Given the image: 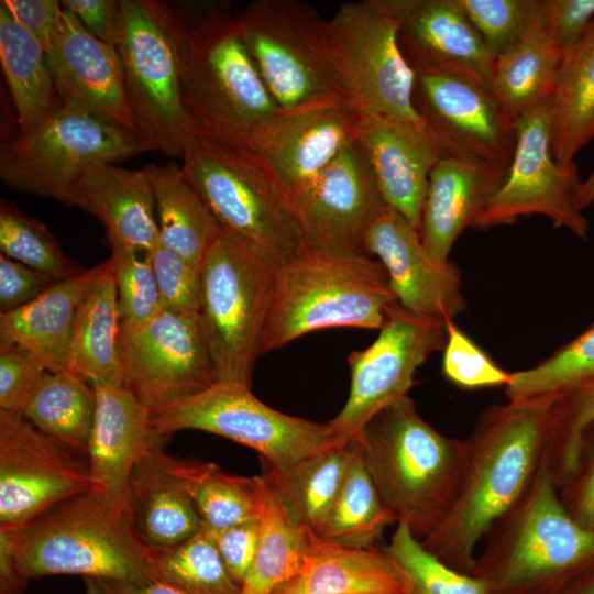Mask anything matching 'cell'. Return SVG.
Wrapping results in <instances>:
<instances>
[{
  "mask_svg": "<svg viewBox=\"0 0 594 594\" xmlns=\"http://www.w3.org/2000/svg\"><path fill=\"white\" fill-rule=\"evenodd\" d=\"M549 406L508 402L481 413L466 439L459 492L440 525L421 541L443 564L470 574L480 542L529 490L547 460Z\"/></svg>",
  "mask_w": 594,
  "mask_h": 594,
  "instance_id": "obj_1",
  "label": "cell"
},
{
  "mask_svg": "<svg viewBox=\"0 0 594 594\" xmlns=\"http://www.w3.org/2000/svg\"><path fill=\"white\" fill-rule=\"evenodd\" d=\"M396 524L420 541L443 520L462 482L466 439L430 426L409 397L376 413L353 438Z\"/></svg>",
  "mask_w": 594,
  "mask_h": 594,
  "instance_id": "obj_2",
  "label": "cell"
},
{
  "mask_svg": "<svg viewBox=\"0 0 594 594\" xmlns=\"http://www.w3.org/2000/svg\"><path fill=\"white\" fill-rule=\"evenodd\" d=\"M7 532L29 580L74 574L85 579L144 582L155 579L148 548L125 505L89 491L67 498Z\"/></svg>",
  "mask_w": 594,
  "mask_h": 594,
  "instance_id": "obj_3",
  "label": "cell"
},
{
  "mask_svg": "<svg viewBox=\"0 0 594 594\" xmlns=\"http://www.w3.org/2000/svg\"><path fill=\"white\" fill-rule=\"evenodd\" d=\"M395 302L378 260L324 253L305 244L276 265L263 354L320 329H380Z\"/></svg>",
  "mask_w": 594,
  "mask_h": 594,
  "instance_id": "obj_4",
  "label": "cell"
},
{
  "mask_svg": "<svg viewBox=\"0 0 594 594\" xmlns=\"http://www.w3.org/2000/svg\"><path fill=\"white\" fill-rule=\"evenodd\" d=\"M484 540L470 574L510 594H550L594 561V530L568 513L547 460Z\"/></svg>",
  "mask_w": 594,
  "mask_h": 594,
  "instance_id": "obj_5",
  "label": "cell"
},
{
  "mask_svg": "<svg viewBox=\"0 0 594 594\" xmlns=\"http://www.w3.org/2000/svg\"><path fill=\"white\" fill-rule=\"evenodd\" d=\"M182 169L222 230L279 265L305 245L288 196L246 143L198 128L186 144Z\"/></svg>",
  "mask_w": 594,
  "mask_h": 594,
  "instance_id": "obj_6",
  "label": "cell"
},
{
  "mask_svg": "<svg viewBox=\"0 0 594 594\" xmlns=\"http://www.w3.org/2000/svg\"><path fill=\"white\" fill-rule=\"evenodd\" d=\"M156 150L146 138L91 107L63 99L37 122L0 145V178L15 190L69 205L78 180L94 166Z\"/></svg>",
  "mask_w": 594,
  "mask_h": 594,
  "instance_id": "obj_7",
  "label": "cell"
},
{
  "mask_svg": "<svg viewBox=\"0 0 594 594\" xmlns=\"http://www.w3.org/2000/svg\"><path fill=\"white\" fill-rule=\"evenodd\" d=\"M188 23L153 0H120L114 46L133 112L164 155L180 158L198 130L183 97V48Z\"/></svg>",
  "mask_w": 594,
  "mask_h": 594,
  "instance_id": "obj_8",
  "label": "cell"
},
{
  "mask_svg": "<svg viewBox=\"0 0 594 594\" xmlns=\"http://www.w3.org/2000/svg\"><path fill=\"white\" fill-rule=\"evenodd\" d=\"M183 97L199 129L245 142L279 108L244 43L237 15L213 8L188 23Z\"/></svg>",
  "mask_w": 594,
  "mask_h": 594,
  "instance_id": "obj_9",
  "label": "cell"
},
{
  "mask_svg": "<svg viewBox=\"0 0 594 594\" xmlns=\"http://www.w3.org/2000/svg\"><path fill=\"white\" fill-rule=\"evenodd\" d=\"M276 264L248 241L222 230L201 267L200 320L217 382L251 387Z\"/></svg>",
  "mask_w": 594,
  "mask_h": 594,
  "instance_id": "obj_10",
  "label": "cell"
},
{
  "mask_svg": "<svg viewBox=\"0 0 594 594\" xmlns=\"http://www.w3.org/2000/svg\"><path fill=\"white\" fill-rule=\"evenodd\" d=\"M405 0L343 3L326 21V45L345 99L362 114L425 123L414 105L415 70L398 32Z\"/></svg>",
  "mask_w": 594,
  "mask_h": 594,
  "instance_id": "obj_11",
  "label": "cell"
},
{
  "mask_svg": "<svg viewBox=\"0 0 594 594\" xmlns=\"http://www.w3.org/2000/svg\"><path fill=\"white\" fill-rule=\"evenodd\" d=\"M154 433L167 439L180 430L224 437L285 472L301 460L342 442L328 424L289 416L257 399L251 387L217 382L205 391L150 410Z\"/></svg>",
  "mask_w": 594,
  "mask_h": 594,
  "instance_id": "obj_12",
  "label": "cell"
},
{
  "mask_svg": "<svg viewBox=\"0 0 594 594\" xmlns=\"http://www.w3.org/2000/svg\"><path fill=\"white\" fill-rule=\"evenodd\" d=\"M279 110L345 99L327 53L326 21L298 0H256L237 15Z\"/></svg>",
  "mask_w": 594,
  "mask_h": 594,
  "instance_id": "obj_13",
  "label": "cell"
},
{
  "mask_svg": "<svg viewBox=\"0 0 594 594\" xmlns=\"http://www.w3.org/2000/svg\"><path fill=\"white\" fill-rule=\"evenodd\" d=\"M516 143L507 174L473 228L510 224L517 218L542 215L554 228L586 240L588 220L575 205L581 183L576 164L559 165L551 151L550 97L515 120Z\"/></svg>",
  "mask_w": 594,
  "mask_h": 594,
  "instance_id": "obj_14",
  "label": "cell"
},
{
  "mask_svg": "<svg viewBox=\"0 0 594 594\" xmlns=\"http://www.w3.org/2000/svg\"><path fill=\"white\" fill-rule=\"evenodd\" d=\"M375 341L348 356V399L328 425L342 442L351 441L382 408L408 396L416 371L444 348L447 322L392 305Z\"/></svg>",
  "mask_w": 594,
  "mask_h": 594,
  "instance_id": "obj_15",
  "label": "cell"
},
{
  "mask_svg": "<svg viewBox=\"0 0 594 594\" xmlns=\"http://www.w3.org/2000/svg\"><path fill=\"white\" fill-rule=\"evenodd\" d=\"M118 349L124 387L150 410L217 383L199 314L163 308L141 327H120Z\"/></svg>",
  "mask_w": 594,
  "mask_h": 594,
  "instance_id": "obj_16",
  "label": "cell"
},
{
  "mask_svg": "<svg viewBox=\"0 0 594 594\" xmlns=\"http://www.w3.org/2000/svg\"><path fill=\"white\" fill-rule=\"evenodd\" d=\"M20 413L0 410V529H18L92 490L88 463Z\"/></svg>",
  "mask_w": 594,
  "mask_h": 594,
  "instance_id": "obj_17",
  "label": "cell"
},
{
  "mask_svg": "<svg viewBox=\"0 0 594 594\" xmlns=\"http://www.w3.org/2000/svg\"><path fill=\"white\" fill-rule=\"evenodd\" d=\"M289 200L305 244L338 255H366L364 235L385 205L359 142L341 152Z\"/></svg>",
  "mask_w": 594,
  "mask_h": 594,
  "instance_id": "obj_18",
  "label": "cell"
},
{
  "mask_svg": "<svg viewBox=\"0 0 594 594\" xmlns=\"http://www.w3.org/2000/svg\"><path fill=\"white\" fill-rule=\"evenodd\" d=\"M414 105L424 122L454 153L508 165L515 121L490 87L437 67L411 64Z\"/></svg>",
  "mask_w": 594,
  "mask_h": 594,
  "instance_id": "obj_19",
  "label": "cell"
},
{
  "mask_svg": "<svg viewBox=\"0 0 594 594\" xmlns=\"http://www.w3.org/2000/svg\"><path fill=\"white\" fill-rule=\"evenodd\" d=\"M361 119L346 99L279 110L244 143L290 198L358 142Z\"/></svg>",
  "mask_w": 594,
  "mask_h": 594,
  "instance_id": "obj_20",
  "label": "cell"
},
{
  "mask_svg": "<svg viewBox=\"0 0 594 594\" xmlns=\"http://www.w3.org/2000/svg\"><path fill=\"white\" fill-rule=\"evenodd\" d=\"M388 275L397 301L405 308L444 322L466 309L461 273L452 262L439 263L422 244L420 232L400 212L384 205L363 241Z\"/></svg>",
  "mask_w": 594,
  "mask_h": 594,
  "instance_id": "obj_21",
  "label": "cell"
},
{
  "mask_svg": "<svg viewBox=\"0 0 594 594\" xmlns=\"http://www.w3.org/2000/svg\"><path fill=\"white\" fill-rule=\"evenodd\" d=\"M363 147L386 205L420 230L429 176L437 162L454 153L426 123L362 116Z\"/></svg>",
  "mask_w": 594,
  "mask_h": 594,
  "instance_id": "obj_22",
  "label": "cell"
},
{
  "mask_svg": "<svg viewBox=\"0 0 594 594\" xmlns=\"http://www.w3.org/2000/svg\"><path fill=\"white\" fill-rule=\"evenodd\" d=\"M47 54L61 98L80 101L146 138L130 103L114 45L91 35L63 9L59 31Z\"/></svg>",
  "mask_w": 594,
  "mask_h": 594,
  "instance_id": "obj_23",
  "label": "cell"
},
{
  "mask_svg": "<svg viewBox=\"0 0 594 594\" xmlns=\"http://www.w3.org/2000/svg\"><path fill=\"white\" fill-rule=\"evenodd\" d=\"M507 169L508 165L464 153H449L437 162L429 176L419 230L433 260L449 262L455 240L464 229L473 228Z\"/></svg>",
  "mask_w": 594,
  "mask_h": 594,
  "instance_id": "obj_24",
  "label": "cell"
},
{
  "mask_svg": "<svg viewBox=\"0 0 594 594\" xmlns=\"http://www.w3.org/2000/svg\"><path fill=\"white\" fill-rule=\"evenodd\" d=\"M97 406L88 447L92 491L125 505L135 465L165 439L150 424V409L124 386L95 385Z\"/></svg>",
  "mask_w": 594,
  "mask_h": 594,
  "instance_id": "obj_25",
  "label": "cell"
},
{
  "mask_svg": "<svg viewBox=\"0 0 594 594\" xmlns=\"http://www.w3.org/2000/svg\"><path fill=\"white\" fill-rule=\"evenodd\" d=\"M398 42L410 64L455 73L491 88L495 56L460 0H405Z\"/></svg>",
  "mask_w": 594,
  "mask_h": 594,
  "instance_id": "obj_26",
  "label": "cell"
},
{
  "mask_svg": "<svg viewBox=\"0 0 594 594\" xmlns=\"http://www.w3.org/2000/svg\"><path fill=\"white\" fill-rule=\"evenodd\" d=\"M407 573L382 549L358 548L311 532L298 572L274 594H411Z\"/></svg>",
  "mask_w": 594,
  "mask_h": 594,
  "instance_id": "obj_27",
  "label": "cell"
},
{
  "mask_svg": "<svg viewBox=\"0 0 594 594\" xmlns=\"http://www.w3.org/2000/svg\"><path fill=\"white\" fill-rule=\"evenodd\" d=\"M102 268L103 262L56 282L28 305L0 314V345L25 352L45 371L67 369L79 306Z\"/></svg>",
  "mask_w": 594,
  "mask_h": 594,
  "instance_id": "obj_28",
  "label": "cell"
},
{
  "mask_svg": "<svg viewBox=\"0 0 594 594\" xmlns=\"http://www.w3.org/2000/svg\"><path fill=\"white\" fill-rule=\"evenodd\" d=\"M69 205L95 216L106 228L107 238L138 252L146 254L158 243L154 195L144 168L96 165L75 185Z\"/></svg>",
  "mask_w": 594,
  "mask_h": 594,
  "instance_id": "obj_29",
  "label": "cell"
},
{
  "mask_svg": "<svg viewBox=\"0 0 594 594\" xmlns=\"http://www.w3.org/2000/svg\"><path fill=\"white\" fill-rule=\"evenodd\" d=\"M163 446L135 465L125 494L131 522L147 548L178 544L202 528L189 495L165 463Z\"/></svg>",
  "mask_w": 594,
  "mask_h": 594,
  "instance_id": "obj_30",
  "label": "cell"
},
{
  "mask_svg": "<svg viewBox=\"0 0 594 594\" xmlns=\"http://www.w3.org/2000/svg\"><path fill=\"white\" fill-rule=\"evenodd\" d=\"M144 170L154 195L158 243L200 271L208 250L222 232L220 223L180 165L150 164Z\"/></svg>",
  "mask_w": 594,
  "mask_h": 594,
  "instance_id": "obj_31",
  "label": "cell"
},
{
  "mask_svg": "<svg viewBox=\"0 0 594 594\" xmlns=\"http://www.w3.org/2000/svg\"><path fill=\"white\" fill-rule=\"evenodd\" d=\"M120 317L111 262L103 268L81 301L69 344L67 369L90 384L124 386L119 356Z\"/></svg>",
  "mask_w": 594,
  "mask_h": 594,
  "instance_id": "obj_32",
  "label": "cell"
},
{
  "mask_svg": "<svg viewBox=\"0 0 594 594\" xmlns=\"http://www.w3.org/2000/svg\"><path fill=\"white\" fill-rule=\"evenodd\" d=\"M551 103V151L570 167L594 139V21L585 35L562 55Z\"/></svg>",
  "mask_w": 594,
  "mask_h": 594,
  "instance_id": "obj_33",
  "label": "cell"
},
{
  "mask_svg": "<svg viewBox=\"0 0 594 594\" xmlns=\"http://www.w3.org/2000/svg\"><path fill=\"white\" fill-rule=\"evenodd\" d=\"M96 406L94 385L65 369L45 371L25 395L18 413L59 444L87 457Z\"/></svg>",
  "mask_w": 594,
  "mask_h": 594,
  "instance_id": "obj_34",
  "label": "cell"
},
{
  "mask_svg": "<svg viewBox=\"0 0 594 594\" xmlns=\"http://www.w3.org/2000/svg\"><path fill=\"white\" fill-rule=\"evenodd\" d=\"M561 59L544 32L538 2L522 37L493 65L491 90L514 121L550 97Z\"/></svg>",
  "mask_w": 594,
  "mask_h": 594,
  "instance_id": "obj_35",
  "label": "cell"
},
{
  "mask_svg": "<svg viewBox=\"0 0 594 594\" xmlns=\"http://www.w3.org/2000/svg\"><path fill=\"white\" fill-rule=\"evenodd\" d=\"M256 479L262 497L260 541L240 594H274L300 569L314 531L295 517L263 474Z\"/></svg>",
  "mask_w": 594,
  "mask_h": 594,
  "instance_id": "obj_36",
  "label": "cell"
},
{
  "mask_svg": "<svg viewBox=\"0 0 594 594\" xmlns=\"http://www.w3.org/2000/svg\"><path fill=\"white\" fill-rule=\"evenodd\" d=\"M0 61L16 112L25 130L59 101L48 54L0 2Z\"/></svg>",
  "mask_w": 594,
  "mask_h": 594,
  "instance_id": "obj_37",
  "label": "cell"
},
{
  "mask_svg": "<svg viewBox=\"0 0 594 594\" xmlns=\"http://www.w3.org/2000/svg\"><path fill=\"white\" fill-rule=\"evenodd\" d=\"M165 463L184 486L202 527L209 531L261 517L262 497L256 476L228 474L213 463L178 459L166 453Z\"/></svg>",
  "mask_w": 594,
  "mask_h": 594,
  "instance_id": "obj_38",
  "label": "cell"
},
{
  "mask_svg": "<svg viewBox=\"0 0 594 594\" xmlns=\"http://www.w3.org/2000/svg\"><path fill=\"white\" fill-rule=\"evenodd\" d=\"M351 454L352 440L312 454L285 472L263 465L262 474L295 517L318 535L341 490Z\"/></svg>",
  "mask_w": 594,
  "mask_h": 594,
  "instance_id": "obj_39",
  "label": "cell"
},
{
  "mask_svg": "<svg viewBox=\"0 0 594 594\" xmlns=\"http://www.w3.org/2000/svg\"><path fill=\"white\" fill-rule=\"evenodd\" d=\"M393 522L396 520L352 439V454L343 484L318 536L349 547H374Z\"/></svg>",
  "mask_w": 594,
  "mask_h": 594,
  "instance_id": "obj_40",
  "label": "cell"
},
{
  "mask_svg": "<svg viewBox=\"0 0 594 594\" xmlns=\"http://www.w3.org/2000/svg\"><path fill=\"white\" fill-rule=\"evenodd\" d=\"M156 579L186 594H240L209 530L166 548H148Z\"/></svg>",
  "mask_w": 594,
  "mask_h": 594,
  "instance_id": "obj_41",
  "label": "cell"
},
{
  "mask_svg": "<svg viewBox=\"0 0 594 594\" xmlns=\"http://www.w3.org/2000/svg\"><path fill=\"white\" fill-rule=\"evenodd\" d=\"M594 380V322L536 366L512 373L508 402L550 404L571 387Z\"/></svg>",
  "mask_w": 594,
  "mask_h": 594,
  "instance_id": "obj_42",
  "label": "cell"
},
{
  "mask_svg": "<svg viewBox=\"0 0 594 594\" xmlns=\"http://www.w3.org/2000/svg\"><path fill=\"white\" fill-rule=\"evenodd\" d=\"M0 250L4 256L56 282L82 272L63 252L43 222L23 212L15 204L4 200L0 202Z\"/></svg>",
  "mask_w": 594,
  "mask_h": 594,
  "instance_id": "obj_43",
  "label": "cell"
},
{
  "mask_svg": "<svg viewBox=\"0 0 594 594\" xmlns=\"http://www.w3.org/2000/svg\"><path fill=\"white\" fill-rule=\"evenodd\" d=\"M383 550L407 573L411 594H510L443 564L429 553L404 522Z\"/></svg>",
  "mask_w": 594,
  "mask_h": 594,
  "instance_id": "obj_44",
  "label": "cell"
},
{
  "mask_svg": "<svg viewBox=\"0 0 594 594\" xmlns=\"http://www.w3.org/2000/svg\"><path fill=\"white\" fill-rule=\"evenodd\" d=\"M594 424V380L571 387L549 406L547 463L559 487L572 474L581 438Z\"/></svg>",
  "mask_w": 594,
  "mask_h": 594,
  "instance_id": "obj_45",
  "label": "cell"
},
{
  "mask_svg": "<svg viewBox=\"0 0 594 594\" xmlns=\"http://www.w3.org/2000/svg\"><path fill=\"white\" fill-rule=\"evenodd\" d=\"M114 277L120 327L134 329L146 323L162 309L155 276L147 256L122 242L108 238Z\"/></svg>",
  "mask_w": 594,
  "mask_h": 594,
  "instance_id": "obj_46",
  "label": "cell"
},
{
  "mask_svg": "<svg viewBox=\"0 0 594 594\" xmlns=\"http://www.w3.org/2000/svg\"><path fill=\"white\" fill-rule=\"evenodd\" d=\"M471 23L496 57L512 48L534 19L538 0H460Z\"/></svg>",
  "mask_w": 594,
  "mask_h": 594,
  "instance_id": "obj_47",
  "label": "cell"
},
{
  "mask_svg": "<svg viewBox=\"0 0 594 594\" xmlns=\"http://www.w3.org/2000/svg\"><path fill=\"white\" fill-rule=\"evenodd\" d=\"M442 372L454 385L475 389L507 386L512 373L505 372L453 321L447 322Z\"/></svg>",
  "mask_w": 594,
  "mask_h": 594,
  "instance_id": "obj_48",
  "label": "cell"
},
{
  "mask_svg": "<svg viewBox=\"0 0 594 594\" xmlns=\"http://www.w3.org/2000/svg\"><path fill=\"white\" fill-rule=\"evenodd\" d=\"M145 255L152 266L163 308L199 314L200 271L160 243Z\"/></svg>",
  "mask_w": 594,
  "mask_h": 594,
  "instance_id": "obj_49",
  "label": "cell"
},
{
  "mask_svg": "<svg viewBox=\"0 0 594 594\" xmlns=\"http://www.w3.org/2000/svg\"><path fill=\"white\" fill-rule=\"evenodd\" d=\"M558 492L571 517L583 528L594 530V424L585 429L574 470Z\"/></svg>",
  "mask_w": 594,
  "mask_h": 594,
  "instance_id": "obj_50",
  "label": "cell"
},
{
  "mask_svg": "<svg viewBox=\"0 0 594 594\" xmlns=\"http://www.w3.org/2000/svg\"><path fill=\"white\" fill-rule=\"evenodd\" d=\"M538 2L544 32L562 55L580 42L594 21V0Z\"/></svg>",
  "mask_w": 594,
  "mask_h": 594,
  "instance_id": "obj_51",
  "label": "cell"
},
{
  "mask_svg": "<svg viewBox=\"0 0 594 594\" xmlns=\"http://www.w3.org/2000/svg\"><path fill=\"white\" fill-rule=\"evenodd\" d=\"M45 370L25 352L0 345V410L18 413Z\"/></svg>",
  "mask_w": 594,
  "mask_h": 594,
  "instance_id": "obj_52",
  "label": "cell"
},
{
  "mask_svg": "<svg viewBox=\"0 0 594 594\" xmlns=\"http://www.w3.org/2000/svg\"><path fill=\"white\" fill-rule=\"evenodd\" d=\"M56 283L50 276L0 255V311L6 314L33 301Z\"/></svg>",
  "mask_w": 594,
  "mask_h": 594,
  "instance_id": "obj_53",
  "label": "cell"
},
{
  "mask_svg": "<svg viewBox=\"0 0 594 594\" xmlns=\"http://www.w3.org/2000/svg\"><path fill=\"white\" fill-rule=\"evenodd\" d=\"M210 532L228 571L242 586L257 551L261 517Z\"/></svg>",
  "mask_w": 594,
  "mask_h": 594,
  "instance_id": "obj_54",
  "label": "cell"
},
{
  "mask_svg": "<svg viewBox=\"0 0 594 594\" xmlns=\"http://www.w3.org/2000/svg\"><path fill=\"white\" fill-rule=\"evenodd\" d=\"M13 18L38 42L46 52L56 37L63 13L56 0H2Z\"/></svg>",
  "mask_w": 594,
  "mask_h": 594,
  "instance_id": "obj_55",
  "label": "cell"
},
{
  "mask_svg": "<svg viewBox=\"0 0 594 594\" xmlns=\"http://www.w3.org/2000/svg\"><path fill=\"white\" fill-rule=\"evenodd\" d=\"M61 6L73 13L91 35L114 45L119 1L63 0Z\"/></svg>",
  "mask_w": 594,
  "mask_h": 594,
  "instance_id": "obj_56",
  "label": "cell"
},
{
  "mask_svg": "<svg viewBox=\"0 0 594 594\" xmlns=\"http://www.w3.org/2000/svg\"><path fill=\"white\" fill-rule=\"evenodd\" d=\"M29 582L19 566L7 532L0 530V594H23Z\"/></svg>",
  "mask_w": 594,
  "mask_h": 594,
  "instance_id": "obj_57",
  "label": "cell"
},
{
  "mask_svg": "<svg viewBox=\"0 0 594 594\" xmlns=\"http://www.w3.org/2000/svg\"><path fill=\"white\" fill-rule=\"evenodd\" d=\"M99 594H186L160 579L144 582L86 579Z\"/></svg>",
  "mask_w": 594,
  "mask_h": 594,
  "instance_id": "obj_58",
  "label": "cell"
},
{
  "mask_svg": "<svg viewBox=\"0 0 594 594\" xmlns=\"http://www.w3.org/2000/svg\"><path fill=\"white\" fill-rule=\"evenodd\" d=\"M550 594H594V561L574 573Z\"/></svg>",
  "mask_w": 594,
  "mask_h": 594,
  "instance_id": "obj_59",
  "label": "cell"
},
{
  "mask_svg": "<svg viewBox=\"0 0 594 594\" xmlns=\"http://www.w3.org/2000/svg\"><path fill=\"white\" fill-rule=\"evenodd\" d=\"M592 204H594V170L585 180L580 183L575 193V205L581 211Z\"/></svg>",
  "mask_w": 594,
  "mask_h": 594,
  "instance_id": "obj_60",
  "label": "cell"
},
{
  "mask_svg": "<svg viewBox=\"0 0 594 594\" xmlns=\"http://www.w3.org/2000/svg\"><path fill=\"white\" fill-rule=\"evenodd\" d=\"M85 594H99L95 586L85 579Z\"/></svg>",
  "mask_w": 594,
  "mask_h": 594,
  "instance_id": "obj_61",
  "label": "cell"
}]
</instances>
